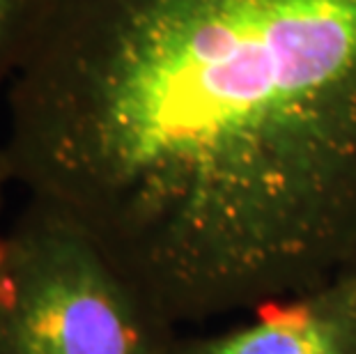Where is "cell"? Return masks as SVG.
<instances>
[{
  "label": "cell",
  "instance_id": "cell-1",
  "mask_svg": "<svg viewBox=\"0 0 356 354\" xmlns=\"http://www.w3.org/2000/svg\"><path fill=\"white\" fill-rule=\"evenodd\" d=\"M5 147L177 329L310 290L356 262V0H51Z\"/></svg>",
  "mask_w": 356,
  "mask_h": 354
},
{
  "label": "cell",
  "instance_id": "cell-2",
  "mask_svg": "<svg viewBox=\"0 0 356 354\" xmlns=\"http://www.w3.org/2000/svg\"><path fill=\"white\" fill-rule=\"evenodd\" d=\"M5 237L0 354H172L177 327L60 207L30 195Z\"/></svg>",
  "mask_w": 356,
  "mask_h": 354
},
{
  "label": "cell",
  "instance_id": "cell-3",
  "mask_svg": "<svg viewBox=\"0 0 356 354\" xmlns=\"http://www.w3.org/2000/svg\"><path fill=\"white\" fill-rule=\"evenodd\" d=\"M204 334H177L172 354H356V269L253 308Z\"/></svg>",
  "mask_w": 356,
  "mask_h": 354
},
{
  "label": "cell",
  "instance_id": "cell-4",
  "mask_svg": "<svg viewBox=\"0 0 356 354\" xmlns=\"http://www.w3.org/2000/svg\"><path fill=\"white\" fill-rule=\"evenodd\" d=\"M49 7L51 0H0V88L26 63Z\"/></svg>",
  "mask_w": 356,
  "mask_h": 354
},
{
  "label": "cell",
  "instance_id": "cell-5",
  "mask_svg": "<svg viewBox=\"0 0 356 354\" xmlns=\"http://www.w3.org/2000/svg\"><path fill=\"white\" fill-rule=\"evenodd\" d=\"M12 182H17V177H14V168H12V161H10V154H7L5 145H0V212H3V205H5L7 186H10Z\"/></svg>",
  "mask_w": 356,
  "mask_h": 354
},
{
  "label": "cell",
  "instance_id": "cell-6",
  "mask_svg": "<svg viewBox=\"0 0 356 354\" xmlns=\"http://www.w3.org/2000/svg\"><path fill=\"white\" fill-rule=\"evenodd\" d=\"M5 265H7V237L0 235V292L5 285Z\"/></svg>",
  "mask_w": 356,
  "mask_h": 354
},
{
  "label": "cell",
  "instance_id": "cell-7",
  "mask_svg": "<svg viewBox=\"0 0 356 354\" xmlns=\"http://www.w3.org/2000/svg\"><path fill=\"white\" fill-rule=\"evenodd\" d=\"M352 269H356V262H354V267H352Z\"/></svg>",
  "mask_w": 356,
  "mask_h": 354
}]
</instances>
